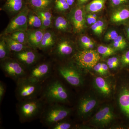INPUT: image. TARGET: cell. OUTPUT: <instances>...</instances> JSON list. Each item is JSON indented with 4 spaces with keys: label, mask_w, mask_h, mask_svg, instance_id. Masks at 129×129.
<instances>
[{
    "label": "cell",
    "mask_w": 129,
    "mask_h": 129,
    "mask_svg": "<svg viewBox=\"0 0 129 129\" xmlns=\"http://www.w3.org/2000/svg\"><path fill=\"white\" fill-rule=\"evenodd\" d=\"M70 7L66 0H56L53 7L56 12L62 13L68 11Z\"/></svg>",
    "instance_id": "29"
},
{
    "label": "cell",
    "mask_w": 129,
    "mask_h": 129,
    "mask_svg": "<svg viewBox=\"0 0 129 129\" xmlns=\"http://www.w3.org/2000/svg\"><path fill=\"white\" fill-rule=\"evenodd\" d=\"M45 101L42 98L20 101L17 111L21 122H29L41 116L45 109Z\"/></svg>",
    "instance_id": "1"
},
{
    "label": "cell",
    "mask_w": 129,
    "mask_h": 129,
    "mask_svg": "<svg viewBox=\"0 0 129 129\" xmlns=\"http://www.w3.org/2000/svg\"><path fill=\"white\" fill-rule=\"evenodd\" d=\"M102 70L103 72V75H105L108 73L109 68L107 64L102 63Z\"/></svg>",
    "instance_id": "42"
},
{
    "label": "cell",
    "mask_w": 129,
    "mask_h": 129,
    "mask_svg": "<svg viewBox=\"0 0 129 129\" xmlns=\"http://www.w3.org/2000/svg\"><path fill=\"white\" fill-rule=\"evenodd\" d=\"M72 124L63 120L54 124L50 127L52 129H69L72 127Z\"/></svg>",
    "instance_id": "32"
},
{
    "label": "cell",
    "mask_w": 129,
    "mask_h": 129,
    "mask_svg": "<svg viewBox=\"0 0 129 129\" xmlns=\"http://www.w3.org/2000/svg\"><path fill=\"white\" fill-rule=\"evenodd\" d=\"M80 42L82 46L86 49H91L94 46V44L89 37L83 36L81 37Z\"/></svg>",
    "instance_id": "33"
},
{
    "label": "cell",
    "mask_w": 129,
    "mask_h": 129,
    "mask_svg": "<svg viewBox=\"0 0 129 129\" xmlns=\"http://www.w3.org/2000/svg\"><path fill=\"white\" fill-rule=\"evenodd\" d=\"M35 12L41 19L42 22L41 29L46 30L52 27L53 18L51 10Z\"/></svg>",
    "instance_id": "21"
},
{
    "label": "cell",
    "mask_w": 129,
    "mask_h": 129,
    "mask_svg": "<svg viewBox=\"0 0 129 129\" xmlns=\"http://www.w3.org/2000/svg\"><path fill=\"white\" fill-rule=\"evenodd\" d=\"M57 41L56 35L54 31L45 30L39 48L44 51L49 50L54 47Z\"/></svg>",
    "instance_id": "16"
},
{
    "label": "cell",
    "mask_w": 129,
    "mask_h": 129,
    "mask_svg": "<svg viewBox=\"0 0 129 129\" xmlns=\"http://www.w3.org/2000/svg\"><path fill=\"white\" fill-rule=\"evenodd\" d=\"M127 35H128V38L129 39V27L127 29Z\"/></svg>",
    "instance_id": "47"
},
{
    "label": "cell",
    "mask_w": 129,
    "mask_h": 129,
    "mask_svg": "<svg viewBox=\"0 0 129 129\" xmlns=\"http://www.w3.org/2000/svg\"><path fill=\"white\" fill-rule=\"evenodd\" d=\"M129 18V9L127 8H120L113 13L111 20L114 23H119L125 21Z\"/></svg>",
    "instance_id": "24"
},
{
    "label": "cell",
    "mask_w": 129,
    "mask_h": 129,
    "mask_svg": "<svg viewBox=\"0 0 129 129\" xmlns=\"http://www.w3.org/2000/svg\"><path fill=\"white\" fill-rule=\"evenodd\" d=\"M9 35L12 39L21 44L28 45L27 36L26 31L17 30L12 32ZM29 46V45H28Z\"/></svg>",
    "instance_id": "28"
},
{
    "label": "cell",
    "mask_w": 129,
    "mask_h": 129,
    "mask_svg": "<svg viewBox=\"0 0 129 129\" xmlns=\"http://www.w3.org/2000/svg\"><path fill=\"white\" fill-rule=\"evenodd\" d=\"M98 52L99 54L104 57L108 56L114 54L115 52V49L103 45H100L97 49Z\"/></svg>",
    "instance_id": "30"
},
{
    "label": "cell",
    "mask_w": 129,
    "mask_h": 129,
    "mask_svg": "<svg viewBox=\"0 0 129 129\" xmlns=\"http://www.w3.org/2000/svg\"><path fill=\"white\" fill-rule=\"evenodd\" d=\"M3 36L11 52L17 53L28 48H31L28 45L21 44L13 40L10 37L9 35Z\"/></svg>",
    "instance_id": "22"
},
{
    "label": "cell",
    "mask_w": 129,
    "mask_h": 129,
    "mask_svg": "<svg viewBox=\"0 0 129 129\" xmlns=\"http://www.w3.org/2000/svg\"><path fill=\"white\" fill-rule=\"evenodd\" d=\"M117 31L113 30L108 32L105 36V39L106 40H114L118 36Z\"/></svg>",
    "instance_id": "35"
},
{
    "label": "cell",
    "mask_w": 129,
    "mask_h": 129,
    "mask_svg": "<svg viewBox=\"0 0 129 129\" xmlns=\"http://www.w3.org/2000/svg\"><path fill=\"white\" fill-rule=\"evenodd\" d=\"M0 40V60L1 61L6 60L10 58L11 51L8 46L5 37L3 35H1Z\"/></svg>",
    "instance_id": "27"
},
{
    "label": "cell",
    "mask_w": 129,
    "mask_h": 129,
    "mask_svg": "<svg viewBox=\"0 0 129 129\" xmlns=\"http://www.w3.org/2000/svg\"><path fill=\"white\" fill-rule=\"evenodd\" d=\"M42 98L46 102L51 104L65 103L68 101L69 95L62 83L55 80L47 86Z\"/></svg>",
    "instance_id": "2"
},
{
    "label": "cell",
    "mask_w": 129,
    "mask_h": 129,
    "mask_svg": "<svg viewBox=\"0 0 129 129\" xmlns=\"http://www.w3.org/2000/svg\"><path fill=\"white\" fill-rule=\"evenodd\" d=\"M52 104L48 108L45 109L41 115L42 121L49 127L66 118L71 112L70 109L60 105L58 103Z\"/></svg>",
    "instance_id": "4"
},
{
    "label": "cell",
    "mask_w": 129,
    "mask_h": 129,
    "mask_svg": "<svg viewBox=\"0 0 129 129\" xmlns=\"http://www.w3.org/2000/svg\"><path fill=\"white\" fill-rule=\"evenodd\" d=\"M45 30L41 29H29L26 31L29 46L34 49L39 48Z\"/></svg>",
    "instance_id": "15"
},
{
    "label": "cell",
    "mask_w": 129,
    "mask_h": 129,
    "mask_svg": "<svg viewBox=\"0 0 129 129\" xmlns=\"http://www.w3.org/2000/svg\"><path fill=\"white\" fill-rule=\"evenodd\" d=\"M121 62L124 67L129 65V50L123 54L121 58Z\"/></svg>",
    "instance_id": "36"
},
{
    "label": "cell",
    "mask_w": 129,
    "mask_h": 129,
    "mask_svg": "<svg viewBox=\"0 0 129 129\" xmlns=\"http://www.w3.org/2000/svg\"><path fill=\"white\" fill-rule=\"evenodd\" d=\"M93 68H94V70L95 72H96V73L100 74L101 75H103L102 63H98Z\"/></svg>",
    "instance_id": "39"
},
{
    "label": "cell",
    "mask_w": 129,
    "mask_h": 129,
    "mask_svg": "<svg viewBox=\"0 0 129 129\" xmlns=\"http://www.w3.org/2000/svg\"><path fill=\"white\" fill-rule=\"evenodd\" d=\"M1 62V68L5 75L16 82L26 77L27 72L24 67L16 58L10 57Z\"/></svg>",
    "instance_id": "5"
},
{
    "label": "cell",
    "mask_w": 129,
    "mask_h": 129,
    "mask_svg": "<svg viewBox=\"0 0 129 129\" xmlns=\"http://www.w3.org/2000/svg\"><path fill=\"white\" fill-rule=\"evenodd\" d=\"M16 83V96L19 101L38 97L42 90L41 83L32 81L26 77Z\"/></svg>",
    "instance_id": "3"
},
{
    "label": "cell",
    "mask_w": 129,
    "mask_h": 129,
    "mask_svg": "<svg viewBox=\"0 0 129 129\" xmlns=\"http://www.w3.org/2000/svg\"><path fill=\"white\" fill-rule=\"evenodd\" d=\"M95 23L97 25L98 27L99 28V30L101 31V33L102 34L104 30V27H105L104 22L101 20H98V21H96Z\"/></svg>",
    "instance_id": "40"
},
{
    "label": "cell",
    "mask_w": 129,
    "mask_h": 129,
    "mask_svg": "<svg viewBox=\"0 0 129 129\" xmlns=\"http://www.w3.org/2000/svg\"><path fill=\"white\" fill-rule=\"evenodd\" d=\"M53 25L56 30L61 32H66L70 30L69 22L62 16H58L54 18Z\"/></svg>",
    "instance_id": "23"
},
{
    "label": "cell",
    "mask_w": 129,
    "mask_h": 129,
    "mask_svg": "<svg viewBox=\"0 0 129 129\" xmlns=\"http://www.w3.org/2000/svg\"><path fill=\"white\" fill-rule=\"evenodd\" d=\"M118 103L121 110L129 118V88H123L120 91Z\"/></svg>",
    "instance_id": "20"
},
{
    "label": "cell",
    "mask_w": 129,
    "mask_h": 129,
    "mask_svg": "<svg viewBox=\"0 0 129 129\" xmlns=\"http://www.w3.org/2000/svg\"><path fill=\"white\" fill-rule=\"evenodd\" d=\"M106 0H93L86 6V10L90 12H98L104 7Z\"/></svg>",
    "instance_id": "26"
},
{
    "label": "cell",
    "mask_w": 129,
    "mask_h": 129,
    "mask_svg": "<svg viewBox=\"0 0 129 129\" xmlns=\"http://www.w3.org/2000/svg\"><path fill=\"white\" fill-rule=\"evenodd\" d=\"M111 5L113 6H119L129 2V0H110Z\"/></svg>",
    "instance_id": "37"
},
{
    "label": "cell",
    "mask_w": 129,
    "mask_h": 129,
    "mask_svg": "<svg viewBox=\"0 0 129 129\" xmlns=\"http://www.w3.org/2000/svg\"><path fill=\"white\" fill-rule=\"evenodd\" d=\"M94 85L97 91L102 95L108 96L111 94V85L105 79L101 77H96L94 80Z\"/></svg>",
    "instance_id": "19"
},
{
    "label": "cell",
    "mask_w": 129,
    "mask_h": 129,
    "mask_svg": "<svg viewBox=\"0 0 129 129\" xmlns=\"http://www.w3.org/2000/svg\"><path fill=\"white\" fill-rule=\"evenodd\" d=\"M30 10L25 6L22 11L13 17L1 35L9 34L17 30L27 31L28 29V16Z\"/></svg>",
    "instance_id": "7"
},
{
    "label": "cell",
    "mask_w": 129,
    "mask_h": 129,
    "mask_svg": "<svg viewBox=\"0 0 129 129\" xmlns=\"http://www.w3.org/2000/svg\"><path fill=\"white\" fill-rule=\"evenodd\" d=\"M98 102L94 97L86 96L81 98L78 104V115L81 118L89 117L97 106Z\"/></svg>",
    "instance_id": "12"
},
{
    "label": "cell",
    "mask_w": 129,
    "mask_h": 129,
    "mask_svg": "<svg viewBox=\"0 0 129 129\" xmlns=\"http://www.w3.org/2000/svg\"><path fill=\"white\" fill-rule=\"evenodd\" d=\"M31 10L34 12L51 10L56 0H27Z\"/></svg>",
    "instance_id": "17"
},
{
    "label": "cell",
    "mask_w": 129,
    "mask_h": 129,
    "mask_svg": "<svg viewBox=\"0 0 129 129\" xmlns=\"http://www.w3.org/2000/svg\"><path fill=\"white\" fill-rule=\"evenodd\" d=\"M23 0H7L3 9L8 14L15 16L25 7Z\"/></svg>",
    "instance_id": "18"
},
{
    "label": "cell",
    "mask_w": 129,
    "mask_h": 129,
    "mask_svg": "<svg viewBox=\"0 0 129 129\" xmlns=\"http://www.w3.org/2000/svg\"><path fill=\"white\" fill-rule=\"evenodd\" d=\"M53 53L60 57H64L71 55L74 51L72 42L67 40H61L57 42L54 46Z\"/></svg>",
    "instance_id": "14"
},
{
    "label": "cell",
    "mask_w": 129,
    "mask_h": 129,
    "mask_svg": "<svg viewBox=\"0 0 129 129\" xmlns=\"http://www.w3.org/2000/svg\"><path fill=\"white\" fill-rule=\"evenodd\" d=\"M5 86L2 82L1 81L0 82V102L1 103L2 102L3 97L4 96L5 93Z\"/></svg>",
    "instance_id": "38"
},
{
    "label": "cell",
    "mask_w": 129,
    "mask_h": 129,
    "mask_svg": "<svg viewBox=\"0 0 129 129\" xmlns=\"http://www.w3.org/2000/svg\"><path fill=\"white\" fill-rule=\"evenodd\" d=\"M58 73L70 84L79 86L83 84L81 74L78 69L71 65L60 66L58 68Z\"/></svg>",
    "instance_id": "8"
},
{
    "label": "cell",
    "mask_w": 129,
    "mask_h": 129,
    "mask_svg": "<svg viewBox=\"0 0 129 129\" xmlns=\"http://www.w3.org/2000/svg\"><path fill=\"white\" fill-rule=\"evenodd\" d=\"M114 118L113 109L106 105L102 107L91 119V123L96 127H105L112 122Z\"/></svg>",
    "instance_id": "10"
},
{
    "label": "cell",
    "mask_w": 129,
    "mask_h": 129,
    "mask_svg": "<svg viewBox=\"0 0 129 129\" xmlns=\"http://www.w3.org/2000/svg\"><path fill=\"white\" fill-rule=\"evenodd\" d=\"M86 21L87 23L89 24H92V18H91V14H87L86 16Z\"/></svg>",
    "instance_id": "43"
},
{
    "label": "cell",
    "mask_w": 129,
    "mask_h": 129,
    "mask_svg": "<svg viewBox=\"0 0 129 129\" xmlns=\"http://www.w3.org/2000/svg\"><path fill=\"white\" fill-rule=\"evenodd\" d=\"M51 72V67L50 63H42L33 66L29 72L27 73L26 78L32 81L42 84L50 76Z\"/></svg>",
    "instance_id": "9"
},
{
    "label": "cell",
    "mask_w": 129,
    "mask_h": 129,
    "mask_svg": "<svg viewBox=\"0 0 129 129\" xmlns=\"http://www.w3.org/2000/svg\"><path fill=\"white\" fill-rule=\"evenodd\" d=\"M91 16L92 18V24H93L96 22L97 17L96 15L95 14H91Z\"/></svg>",
    "instance_id": "45"
},
{
    "label": "cell",
    "mask_w": 129,
    "mask_h": 129,
    "mask_svg": "<svg viewBox=\"0 0 129 129\" xmlns=\"http://www.w3.org/2000/svg\"><path fill=\"white\" fill-rule=\"evenodd\" d=\"M113 46L114 48L117 50H122L126 47L127 42L123 37L118 36L113 42Z\"/></svg>",
    "instance_id": "31"
},
{
    "label": "cell",
    "mask_w": 129,
    "mask_h": 129,
    "mask_svg": "<svg viewBox=\"0 0 129 129\" xmlns=\"http://www.w3.org/2000/svg\"><path fill=\"white\" fill-rule=\"evenodd\" d=\"M68 4L69 5L70 7L74 5L75 0H66Z\"/></svg>",
    "instance_id": "46"
},
{
    "label": "cell",
    "mask_w": 129,
    "mask_h": 129,
    "mask_svg": "<svg viewBox=\"0 0 129 129\" xmlns=\"http://www.w3.org/2000/svg\"><path fill=\"white\" fill-rule=\"evenodd\" d=\"M69 19L75 33L82 32L86 26V17L84 10L82 6H77L70 11L68 15Z\"/></svg>",
    "instance_id": "11"
},
{
    "label": "cell",
    "mask_w": 129,
    "mask_h": 129,
    "mask_svg": "<svg viewBox=\"0 0 129 129\" xmlns=\"http://www.w3.org/2000/svg\"><path fill=\"white\" fill-rule=\"evenodd\" d=\"M28 28L31 29H41L42 22L39 16L35 12L30 9L28 16Z\"/></svg>",
    "instance_id": "25"
},
{
    "label": "cell",
    "mask_w": 129,
    "mask_h": 129,
    "mask_svg": "<svg viewBox=\"0 0 129 129\" xmlns=\"http://www.w3.org/2000/svg\"><path fill=\"white\" fill-rule=\"evenodd\" d=\"M14 56L16 60L24 67H33L40 58L39 53L32 48L14 53Z\"/></svg>",
    "instance_id": "13"
},
{
    "label": "cell",
    "mask_w": 129,
    "mask_h": 129,
    "mask_svg": "<svg viewBox=\"0 0 129 129\" xmlns=\"http://www.w3.org/2000/svg\"><path fill=\"white\" fill-rule=\"evenodd\" d=\"M91 29L93 32H94L96 34L98 35H100L101 34V31L99 30V28L98 27L97 25L95 23L91 25Z\"/></svg>",
    "instance_id": "41"
},
{
    "label": "cell",
    "mask_w": 129,
    "mask_h": 129,
    "mask_svg": "<svg viewBox=\"0 0 129 129\" xmlns=\"http://www.w3.org/2000/svg\"><path fill=\"white\" fill-rule=\"evenodd\" d=\"M74 58L78 67L88 69L93 68L101 59V57L98 51L91 49L78 52Z\"/></svg>",
    "instance_id": "6"
},
{
    "label": "cell",
    "mask_w": 129,
    "mask_h": 129,
    "mask_svg": "<svg viewBox=\"0 0 129 129\" xmlns=\"http://www.w3.org/2000/svg\"><path fill=\"white\" fill-rule=\"evenodd\" d=\"M119 63L118 58L115 57L110 58L107 61V64L110 69H115L117 68Z\"/></svg>",
    "instance_id": "34"
},
{
    "label": "cell",
    "mask_w": 129,
    "mask_h": 129,
    "mask_svg": "<svg viewBox=\"0 0 129 129\" xmlns=\"http://www.w3.org/2000/svg\"><path fill=\"white\" fill-rule=\"evenodd\" d=\"M89 0H77L78 6H82L85 4Z\"/></svg>",
    "instance_id": "44"
}]
</instances>
